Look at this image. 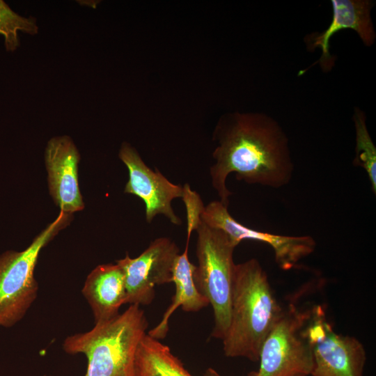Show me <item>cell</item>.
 <instances>
[{
	"mask_svg": "<svg viewBox=\"0 0 376 376\" xmlns=\"http://www.w3.org/2000/svg\"><path fill=\"white\" fill-rule=\"evenodd\" d=\"M189 240L187 239L185 251L178 256L174 263L172 282L175 291L172 302L160 322L148 333L152 338L159 340L166 336L170 317L178 308L181 307L185 312H198L210 305L207 299L198 290L194 279L196 265L189 259Z\"/></svg>",
	"mask_w": 376,
	"mask_h": 376,
	"instance_id": "obj_14",
	"label": "cell"
},
{
	"mask_svg": "<svg viewBox=\"0 0 376 376\" xmlns=\"http://www.w3.org/2000/svg\"><path fill=\"white\" fill-rule=\"evenodd\" d=\"M302 335L313 359L311 376H363L367 359L363 344L355 337L336 333L323 306L311 309Z\"/></svg>",
	"mask_w": 376,
	"mask_h": 376,
	"instance_id": "obj_7",
	"label": "cell"
},
{
	"mask_svg": "<svg viewBox=\"0 0 376 376\" xmlns=\"http://www.w3.org/2000/svg\"><path fill=\"white\" fill-rule=\"evenodd\" d=\"M70 215L60 211L26 249L7 251L0 256V327L16 324L37 298L38 285L34 270L40 253L69 223Z\"/></svg>",
	"mask_w": 376,
	"mask_h": 376,
	"instance_id": "obj_5",
	"label": "cell"
},
{
	"mask_svg": "<svg viewBox=\"0 0 376 376\" xmlns=\"http://www.w3.org/2000/svg\"><path fill=\"white\" fill-rule=\"evenodd\" d=\"M132 376H193L166 345L148 334L136 350Z\"/></svg>",
	"mask_w": 376,
	"mask_h": 376,
	"instance_id": "obj_15",
	"label": "cell"
},
{
	"mask_svg": "<svg viewBox=\"0 0 376 376\" xmlns=\"http://www.w3.org/2000/svg\"><path fill=\"white\" fill-rule=\"evenodd\" d=\"M304 311L290 306L283 311L265 339L259 355V368L253 376H308L313 359L311 346L302 335L310 318Z\"/></svg>",
	"mask_w": 376,
	"mask_h": 376,
	"instance_id": "obj_6",
	"label": "cell"
},
{
	"mask_svg": "<svg viewBox=\"0 0 376 376\" xmlns=\"http://www.w3.org/2000/svg\"><path fill=\"white\" fill-rule=\"evenodd\" d=\"M355 127V157L354 166L363 168L369 178L371 189L376 194V148L368 131L366 116L356 109L353 116Z\"/></svg>",
	"mask_w": 376,
	"mask_h": 376,
	"instance_id": "obj_16",
	"label": "cell"
},
{
	"mask_svg": "<svg viewBox=\"0 0 376 376\" xmlns=\"http://www.w3.org/2000/svg\"><path fill=\"white\" fill-rule=\"evenodd\" d=\"M203 376H222L215 369L208 368L203 373ZM246 376H253V371L250 372Z\"/></svg>",
	"mask_w": 376,
	"mask_h": 376,
	"instance_id": "obj_18",
	"label": "cell"
},
{
	"mask_svg": "<svg viewBox=\"0 0 376 376\" xmlns=\"http://www.w3.org/2000/svg\"><path fill=\"white\" fill-rule=\"evenodd\" d=\"M45 161L49 194L60 211L71 214L83 210L78 181L80 155L72 139L68 136L50 139Z\"/></svg>",
	"mask_w": 376,
	"mask_h": 376,
	"instance_id": "obj_11",
	"label": "cell"
},
{
	"mask_svg": "<svg viewBox=\"0 0 376 376\" xmlns=\"http://www.w3.org/2000/svg\"><path fill=\"white\" fill-rule=\"evenodd\" d=\"M283 311L257 259L235 264L230 323L222 340L226 357L258 361L262 345Z\"/></svg>",
	"mask_w": 376,
	"mask_h": 376,
	"instance_id": "obj_2",
	"label": "cell"
},
{
	"mask_svg": "<svg viewBox=\"0 0 376 376\" xmlns=\"http://www.w3.org/2000/svg\"><path fill=\"white\" fill-rule=\"evenodd\" d=\"M119 157L129 172L124 192L135 195L144 202L147 222L150 223L161 214L172 224L180 225L181 220L173 211L172 201L177 198H182L184 187L173 184L159 171L149 168L127 143L122 144Z\"/></svg>",
	"mask_w": 376,
	"mask_h": 376,
	"instance_id": "obj_10",
	"label": "cell"
},
{
	"mask_svg": "<svg viewBox=\"0 0 376 376\" xmlns=\"http://www.w3.org/2000/svg\"><path fill=\"white\" fill-rule=\"evenodd\" d=\"M197 233L198 265L194 279L200 292L213 309L211 336L223 340L228 330L235 263L233 253L238 245L223 230L210 227L200 218Z\"/></svg>",
	"mask_w": 376,
	"mask_h": 376,
	"instance_id": "obj_4",
	"label": "cell"
},
{
	"mask_svg": "<svg viewBox=\"0 0 376 376\" xmlns=\"http://www.w3.org/2000/svg\"><path fill=\"white\" fill-rule=\"evenodd\" d=\"M201 220L210 227L226 233L239 244L244 240L260 242L273 250L275 261L283 270H290L315 249L316 242L310 235L288 236L259 231L250 228L235 219L228 206L220 201H214L204 206Z\"/></svg>",
	"mask_w": 376,
	"mask_h": 376,
	"instance_id": "obj_9",
	"label": "cell"
},
{
	"mask_svg": "<svg viewBox=\"0 0 376 376\" xmlns=\"http://www.w3.org/2000/svg\"><path fill=\"white\" fill-rule=\"evenodd\" d=\"M81 292L91 308L95 323L116 316L126 301L121 268L117 264L97 266L87 276Z\"/></svg>",
	"mask_w": 376,
	"mask_h": 376,
	"instance_id": "obj_12",
	"label": "cell"
},
{
	"mask_svg": "<svg viewBox=\"0 0 376 376\" xmlns=\"http://www.w3.org/2000/svg\"><path fill=\"white\" fill-rule=\"evenodd\" d=\"M333 17L329 27L313 37L311 47H320L322 56L318 61L329 63V40L341 29L355 31L363 42L370 46L375 42V33L370 17L373 3L369 0H332Z\"/></svg>",
	"mask_w": 376,
	"mask_h": 376,
	"instance_id": "obj_13",
	"label": "cell"
},
{
	"mask_svg": "<svg viewBox=\"0 0 376 376\" xmlns=\"http://www.w3.org/2000/svg\"><path fill=\"white\" fill-rule=\"evenodd\" d=\"M44 376H50V375H44Z\"/></svg>",
	"mask_w": 376,
	"mask_h": 376,
	"instance_id": "obj_19",
	"label": "cell"
},
{
	"mask_svg": "<svg viewBox=\"0 0 376 376\" xmlns=\"http://www.w3.org/2000/svg\"><path fill=\"white\" fill-rule=\"evenodd\" d=\"M148 327L144 311L130 305L122 313L95 323L90 331L68 336L63 349L86 356L84 376H132L136 350Z\"/></svg>",
	"mask_w": 376,
	"mask_h": 376,
	"instance_id": "obj_3",
	"label": "cell"
},
{
	"mask_svg": "<svg viewBox=\"0 0 376 376\" xmlns=\"http://www.w3.org/2000/svg\"><path fill=\"white\" fill-rule=\"evenodd\" d=\"M178 246L168 237H158L136 258L128 253L116 260L121 268L126 288L125 304L147 306L155 296L157 285L171 283Z\"/></svg>",
	"mask_w": 376,
	"mask_h": 376,
	"instance_id": "obj_8",
	"label": "cell"
},
{
	"mask_svg": "<svg viewBox=\"0 0 376 376\" xmlns=\"http://www.w3.org/2000/svg\"><path fill=\"white\" fill-rule=\"evenodd\" d=\"M30 35L38 32L36 19L24 17L14 12L3 0H0V34L4 37L6 51L13 52L19 46L18 31Z\"/></svg>",
	"mask_w": 376,
	"mask_h": 376,
	"instance_id": "obj_17",
	"label": "cell"
},
{
	"mask_svg": "<svg viewBox=\"0 0 376 376\" xmlns=\"http://www.w3.org/2000/svg\"><path fill=\"white\" fill-rule=\"evenodd\" d=\"M215 162L210 169L211 183L226 206L232 192L226 182L236 173L250 185L281 188L292 177L294 164L288 139L276 121L262 113H237L217 127Z\"/></svg>",
	"mask_w": 376,
	"mask_h": 376,
	"instance_id": "obj_1",
	"label": "cell"
}]
</instances>
